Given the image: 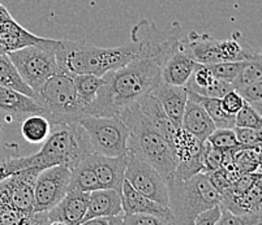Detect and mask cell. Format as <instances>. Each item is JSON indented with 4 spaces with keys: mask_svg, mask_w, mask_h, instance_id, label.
Returning a JSON list of instances; mask_svg holds the SVG:
<instances>
[{
    "mask_svg": "<svg viewBox=\"0 0 262 225\" xmlns=\"http://www.w3.org/2000/svg\"><path fill=\"white\" fill-rule=\"evenodd\" d=\"M124 225H170L171 222L164 217L154 214H129L123 215Z\"/></svg>",
    "mask_w": 262,
    "mask_h": 225,
    "instance_id": "obj_36",
    "label": "cell"
},
{
    "mask_svg": "<svg viewBox=\"0 0 262 225\" xmlns=\"http://www.w3.org/2000/svg\"><path fill=\"white\" fill-rule=\"evenodd\" d=\"M51 132V122L40 113L26 116L21 124V136L26 142L37 144L43 143Z\"/></svg>",
    "mask_w": 262,
    "mask_h": 225,
    "instance_id": "obj_26",
    "label": "cell"
},
{
    "mask_svg": "<svg viewBox=\"0 0 262 225\" xmlns=\"http://www.w3.org/2000/svg\"><path fill=\"white\" fill-rule=\"evenodd\" d=\"M97 189H101V186H99V182L89 162V156H88L86 159H84L82 162H80L71 169L68 190L90 193V191L97 190Z\"/></svg>",
    "mask_w": 262,
    "mask_h": 225,
    "instance_id": "obj_25",
    "label": "cell"
},
{
    "mask_svg": "<svg viewBox=\"0 0 262 225\" xmlns=\"http://www.w3.org/2000/svg\"><path fill=\"white\" fill-rule=\"evenodd\" d=\"M89 193L68 190L60 202L47 211L49 224L80 225L86 215Z\"/></svg>",
    "mask_w": 262,
    "mask_h": 225,
    "instance_id": "obj_15",
    "label": "cell"
},
{
    "mask_svg": "<svg viewBox=\"0 0 262 225\" xmlns=\"http://www.w3.org/2000/svg\"><path fill=\"white\" fill-rule=\"evenodd\" d=\"M243 61H221V63L210 64L208 67L219 80L232 84L240 73Z\"/></svg>",
    "mask_w": 262,
    "mask_h": 225,
    "instance_id": "obj_33",
    "label": "cell"
},
{
    "mask_svg": "<svg viewBox=\"0 0 262 225\" xmlns=\"http://www.w3.org/2000/svg\"><path fill=\"white\" fill-rule=\"evenodd\" d=\"M71 169L54 165L39 172L34 182V211H49L58 205L68 191Z\"/></svg>",
    "mask_w": 262,
    "mask_h": 225,
    "instance_id": "obj_11",
    "label": "cell"
},
{
    "mask_svg": "<svg viewBox=\"0 0 262 225\" xmlns=\"http://www.w3.org/2000/svg\"><path fill=\"white\" fill-rule=\"evenodd\" d=\"M137 51L139 44L132 39L119 47H98L85 41H58L55 54L60 70L68 76H103L129 63Z\"/></svg>",
    "mask_w": 262,
    "mask_h": 225,
    "instance_id": "obj_2",
    "label": "cell"
},
{
    "mask_svg": "<svg viewBox=\"0 0 262 225\" xmlns=\"http://www.w3.org/2000/svg\"><path fill=\"white\" fill-rule=\"evenodd\" d=\"M188 91L197 92L200 95L213 96V98H222L226 92L233 89L232 84L219 80L215 77L210 68L205 64H196L189 80L185 84Z\"/></svg>",
    "mask_w": 262,
    "mask_h": 225,
    "instance_id": "obj_19",
    "label": "cell"
},
{
    "mask_svg": "<svg viewBox=\"0 0 262 225\" xmlns=\"http://www.w3.org/2000/svg\"><path fill=\"white\" fill-rule=\"evenodd\" d=\"M233 130L242 146H245V147H261L262 146V129L235 127Z\"/></svg>",
    "mask_w": 262,
    "mask_h": 225,
    "instance_id": "obj_35",
    "label": "cell"
},
{
    "mask_svg": "<svg viewBox=\"0 0 262 225\" xmlns=\"http://www.w3.org/2000/svg\"><path fill=\"white\" fill-rule=\"evenodd\" d=\"M73 84H75L77 94L80 99L82 101L85 106V113L88 115V108L90 104L95 101L98 91L104 84L103 76H95L90 74V73H85V74H76L72 76Z\"/></svg>",
    "mask_w": 262,
    "mask_h": 225,
    "instance_id": "obj_28",
    "label": "cell"
},
{
    "mask_svg": "<svg viewBox=\"0 0 262 225\" xmlns=\"http://www.w3.org/2000/svg\"><path fill=\"white\" fill-rule=\"evenodd\" d=\"M121 206H123V215L140 214V212L154 214L167 219L172 224V211L168 206H163L142 195L125 179L121 188Z\"/></svg>",
    "mask_w": 262,
    "mask_h": 225,
    "instance_id": "obj_17",
    "label": "cell"
},
{
    "mask_svg": "<svg viewBox=\"0 0 262 225\" xmlns=\"http://www.w3.org/2000/svg\"><path fill=\"white\" fill-rule=\"evenodd\" d=\"M188 98L201 104L205 111L209 113L216 128H235V115H230L223 110L221 98L200 95L193 91H188Z\"/></svg>",
    "mask_w": 262,
    "mask_h": 225,
    "instance_id": "obj_24",
    "label": "cell"
},
{
    "mask_svg": "<svg viewBox=\"0 0 262 225\" xmlns=\"http://www.w3.org/2000/svg\"><path fill=\"white\" fill-rule=\"evenodd\" d=\"M168 189V207L172 211V224L192 225L197 215L221 203L222 194L211 184L205 172L187 180L170 179L166 181Z\"/></svg>",
    "mask_w": 262,
    "mask_h": 225,
    "instance_id": "obj_5",
    "label": "cell"
},
{
    "mask_svg": "<svg viewBox=\"0 0 262 225\" xmlns=\"http://www.w3.org/2000/svg\"><path fill=\"white\" fill-rule=\"evenodd\" d=\"M2 129H3V121H2V118H0V134H2Z\"/></svg>",
    "mask_w": 262,
    "mask_h": 225,
    "instance_id": "obj_46",
    "label": "cell"
},
{
    "mask_svg": "<svg viewBox=\"0 0 262 225\" xmlns=\"http://www.w3.org/2000/svg\"><path fill=\"white\" fill-rule=\"evenodd\" d=\"M136 103L139 104L140 110L149 118L150 122L163 134L164 138L168 141V143H172V138L176 133V128L171 122L168 116L166 115L158 99L153 94H147V95H145L144 98H141Z\"/></svg>",
    "mask_w": 262,
    "mask_h": 225,
    "instance_id": "obj_23",
    "label": "cell"
},
{
    "mask_svg": "<svg viewBox=\"0 0 262 225\" xmlns=\"http://www.w3.org/2000/svg\"><path fill=\"white\" fill-rule=\"evenodd\" d=\"M182 128L188 130L193 136H196L200 141L205 142L208 137L216 129L215 124L205 111L201 104L188 98L185 104L184 115L182 118Z\"/></svg>",
    "mask_w": 262,
    "mask_h": 225,
    "instance_id": "obj_21",
    "label": "cell"
},
{
    "mask_svg": "<svg viewBox=\"0 0 262 225\" xmlns=\"http://www.w3.org/2000/svg\"><path fill=\"white\" fill-rule=\"evenodd\" d=\"M206 141L221 150H232L242 146L237 141L233 128H216Z\"/></svg>",
    "mask_w": 262,
    "mask_h": 225,
    "instance_id": "obj_31",
    "label": "cell"
},
{
    "mask_svg": "<svg viewBox=\"0 0 262 225\" xmlns=\"http://www.w3.org/2000/svg\"><path fill=\"white\" fill-rule=\"evenodd\" d=\"M56 39L39 38V41L8 52L26 85L33 91L39 89L55 73L61 72L56 60Z\"/></svg>",
    "mask_w": 262,
    "mask_h": 225,
    "instance_id": "obj_7",
    "label": "cell"
},
{
    "mask_svg": "<svg viewBox=\"0 0 262 225\" xmlns=\"http://www.w3.org/2000/svg\"><path fill=\"white\" fill-rule=\"evenodd\" d=\"M237 91L242 94L243 98L247 102L252 103V102L262 101V80L259 81L249 84L247 86H243L237 89Z\"/></svg>",
    "mask_w": 262,
    "mask_h": 225,
    "instance_id": "obj_40",
    "label": "cell"
},
{
    "mask_svg": "<svg viewBox=\"0 0 262 225\" xmlns=\"http://www.w3.org/2000/svg\"><path fill=\"white\" fill-rule=\"evenodd\" d=\"M40 113L37 102L29 95L9 87L0 86V118L3 122H12L20 117Z\"/></svg>",
    "mask_w": 262,
    "mask_h": 225,
    "instance_id": "obj_16",
    "label": "cell"
},
{
    "mask_svg": "<svg viewBox=\"0 0 262 225\" xmlns=\"http://www.w3.org/2000/svg\"><path fill=\"white\" fill-rule=\"evenodd\" d=\"M151 94L158 99L162 108L176 129L182 128V118L188 101V91L185 86H175L161 81Z\"/></svg>",
    "mask_w": 262,
    "mask_h": 225,
    "instance_id": "obj_18",
    "label": "cell"
},
{
    "mask_svg": "<svg viewBox=\"0 0 262 225\" xmlns=\"http://www.w3.org/2000/svg\"><path fill=\"white\" fill-rule=\"evenodd\" d=\"M262 80V54L256 51L253 56L243 60L242 69L235 81L232 82L233 89H240L249 84Z\"/></svg>",
    "mask_w": 262,
    "mask_h": 225,
    "instance_id": "obj_29",
    "label": "cell"
},
{
    "mask_svg": "<svg viewBox=\"0 0 262 225\" xmlns=\"http://www.w3.org/2000/svg\"><path fill=\"white\" fill-rule=\"evenodd\" d=\"M252 107L262 116V101H257V102H252Z\"/></svg>",
    "mask_w": 262,
    "mask_h": 225,
    "instance_id": "obj_44",
    "label": "cell"
},
{
    "mask_svg": "<svg viewBox=\"0 0 262 225\" xmlns=\"http://www.w3.org/2000/svg\"><path fill=\"white\" fill-rule=\"evenodd\" d=\"M221 206L216 205L213 207L208 208V210L202 211L196 216L193 224L196 225H216L218 224V220L221 219Z\"/></svg>",
    "mask_w": 262,
    "mask_h": 225,
    "instance_id": "obj_39",
    "label": "cell"
},
{
    "mask_svg": "<svg viewBox=\"0 0 262 225\" xmlns=\"http://www.w3.org/2000/svg\"><path fill=\"white\" fill-rule=\"evenodd\" d=\"M0 86L9 87L32 98L34 95V91L24 81L18 70L16 69L15 64L9 59L8 54H0Z\"/></svg>",
    "mask_w": 262,
    "mask_h": 225,
    "instance_id": "obj_27",
    "label": "cell"
},
{
    "mask_svg": "<svg viewBox=\"0 0 262 225\" xmlns=\"http://www.w3.org/2000/svg\"><path fill=\"white\" fill-rule=\"evenodd\" d=\"M33 99L42 110V115L51 125L76 122L86 116L85 106L73 84L72 76L55 73L34 91Z\"/></svg>",
    "mask_w": 262,
    "mask_h": 225,
    "instance_id": "obj_6",
    "label": "cell"
},
{
    "mask_svg": "<svg viewBox=\"0 0 262 225\" xmlns=\"http://www.w3.org/2000/svg\"><path fill=\"white\" fill-rule=\"evenodd\" d=\"M176 158L173 179L187 180L194 174L204 172L202 164V147L204 142L200 141L188 130L179 128L171 143Z\"/></svg>",
    "mask_w": 262,
    "mask_h": 225,
    "instance_id": "obj_12",
    "label": "cell"
},
{
    "mask_svg": "<svg viewBox=\"0 0 262 225\" xmlns=\"http://www.w3.org/2000/svg\"><path fill=\"white\" fill-rule=\"evenodd\" d=\"M94 154L86 130L78 121L51 125V132L43 146L30 156L32 167L40 169L66 165L72 169L84 159Z\"/></svg>",
    "mask_w": 262,
    "mask_h": 225,
    "instance_id": "obj_4",
    "label": "cell"
},
{
    "mask_svg": "<svg viewBox=\"0 0 262 225\" xmlns=\"http://www.w3.org/2000/svg\"><path fill=\"white\" fill-rule=\"evenodd\" d=\"M85 224H101V225H124L123 215H116V216H99L94 219L88 220Z\"/></svg>",
    "mask_w": 262,
    "mask_h": 225,
    "instance_id": "obj_42",
    "label": "cell"
},
{
    "mask_svg": "<svg viewBox=\"0 0 262 225\" xmlns=\"http://www.w3.org/2000/svg\"><path fill=\"white\" fill-rule=\"evenodd\" d=\"M235 127L262 129V116L252 107L249 102L245 101L242 110L235 115Z\"/></svg>",
    "mask_w": 262,
    "mask_h": 225,
    "instance_id": "obj_32",
    "label": "cell"
},
{
    "mask_svg": "<svg viewBox=\"0 0 262 225\" xmlns=\"http://www.w3.org/2000/svg\"><path fill=\"white\" fill-rule=\"evenodd\" d=\"M78 122L86 130L94 154L119 156L129 151V130L118 116L86 115Z\"/></svg>",
    "mask_w": 262,
    "mask_h": 225,
    "instance_id": "obj_8",
    "label": "cell"
},
{
    "mask_svg": "<svg viewBox=\"0 0 262 225\" xmlns=\"http://www.w3.org/2000/svg\"><path fill=\"white\" fill-rule=\"evenodd\" d=\"M20 146L15 142H2L0 141V163L9 160L12 158L20 156Z\"/></svg>",
    "mask_w": 262,
    "mask_h": 225,
    "instance_id": "obj_41",
    "label": "cell"
},
{
    "mask_svg": "<svg viewBox=\"0 0 262 225\" xmlns=\"http://www.w3.org/2000/svg\"><path fill=\"white\" fill-rule=\"evenodd\" d=\"M233 164L236 165L240 173L257 172L259 164L258 147H245V146L237 147L233 153Z\"/></svg>",
    "mask_w": 262,
    "mask_h": 225,
    "instance_id": "obj_30",
    "label": "cell"
},
{
    "mask_svg": "<svg viewBox=\"0 0 262 225\" xmlns=\"http://www.w3.org/2000/svg\"><path fill=\"white\" fill-rule=\"evenodd\" d=\"M130 39L137 42L139 51L129 63L103 74L104 84L88 108V115L118 116L124 107L151 94L162 81L164 60L182 39V30L179 22L161 30L144 18L132 28Z\"/></svg>",
    "mask_w": 262,
    "mask_h": 225,
    "instance_id": "obj_1",
    "label": "cell"
},
{
    "mask_svg": "<svg viewBox=\"0 0 262 225\" xmlns=\"http://www.w3.org/2000/svg\"><path fill=\"white\" fill-rule=\"evenodd\" d=\"M32 167L30 164V156H16L9 160L0 163V182L9 177L11 174L16 173L17 170L25 169Z\"/></svg>",
    "mask_w": 262,
    "mask_h": 225,
    "instance_id": "obj_37",
    "label": "cell"
},
{
    "mask_svg": "<svg viewBox=\"0 0 262 225\" xmlns=\"http://www.w3.org/2000/svg\"><path fill=\"white\" fill-rule=\"evenodd\" d=\"M89 162L95 172L101 189H114L121 193L128 164V153L119 156H104L92 154Z\"/></svg>",
    "mask_w": 262,
    "mask_h": 225,
    "instance_id": "obj_14",
    "label": "cell"
},
{
    "mask_svg": "<svg viewBox=\"0 0 262 225\" xmlns=\"http://www.w3.org/2000/svg\"><path fill=\"white\" fill-rule=\"evenodd\" d=\"M118 117L123 120L129 130V151L156 168L166 181L172 179L176 167L172 147L163 134L142 113L139 104L135 102L124 107Z\"/></svg>",
    "mask_w": 262,
    "mask_h": 225,
    "instance_id": "obj_3",
    "label": "cell"
},
{
    "mask_svg": "<svg viewBox=\"0 0 262 225\" xmlns=\"http://www.w3.org/2000/svg\"><path fill=\"white\" fill-rule=\"evenodd\" d=\"M125 180L142 195L163 206H168V189L166 180L156 168L132 151H128Z\"/></svg>",
    "mask_w": 262,
    "mask_h": 225,
    "instance_id": "obj_9",
    "label": "cell"
},
{
    "mask_svg": "<svg viewBox=\"0 0 262 225\" xmlns=\"http://www.w3.org/2000/svg\"><path fill=\"white\" fill-rule=\"evenodd\" d=\"M254 185L258 186L262 190V170L259 172H254Z\"/></svg>",
    "mask_w": 262,
    "mask_h": 225,
    "instance_id": "obj_43",
    "label": "cell"
},
{
    "mask_svg": "<svg viewBox=\"0 0 262 225\" xmlns=\"http://www.w3.org/2000/svg\"><path fill=\"white\" fill-rule=\"evenodd\" d=\"M221 219L216 225H256L261 224L258 214H233L227 208L221 207Z\"/></svg>",
    "mask_w": 262,
    "mask_h": 225,
    "instance_id": "obj_34",
    "label": "cell"
},
{
    "mask_svg": "<svg viewBox=\"0 0 262 225\" xmlns=\"http://www.w3.org/2000/svg\"><path fill=\"white\" fill-rule=\"evenodd\" d=\"M40 170L39 167H29L3 180L0 182V201L30 216L34 212V182Z\"/></svg>",
    "mask_w": 262,
    "mask_h": 225,
    "instance_id": "obj_10",
    "label": "cell"
},
{
    "mask_svg": "<svg viewBox=\"0 0 262 225\" xmlns=\"http://www.w3.org/2000/svg\"><path fill=\"white\" fill-rule=\"evenodd\" d=\"M257 214H258V217H259V220H261V224H262V203H261V206H259L258 212H257Z\"/></svg>",
    "mask_w": 262,
    "mask_h": 225,
    "instance_id": "obj_45",
    "label": "cell"
},
{
    "mask_svg": "<svg viewBox=\"0 0 262 225\" xmlns=\"http://www.w3.org/2000/svg\"><path fill=\"white\" fill-rule=\"evenodd\" d=\"M185 42L194 60L199 64L210 65V64L221 63L218 39L215 38L210 37L206 33L201 34L197 32H190L185 38Z\"/></svg>",
    "mask_w": 262,
    "mask_h": 225,
    "instance_id": "obj_22",
    "label": "cell"
},
{
    "mask_svg": "<svg viewBox=\"0 0 262 225\" xmlns=\"http://www.w3.org/2000/svg\"><path fill=\"white\" fill-rule=\"evenodd\" d=\"M259 52H261V54H262V47H261V49H259Z\"/></svg>",
    "mask_w": 262,
    "mask_h": 225,
    "instance_id": "obj_47",
    "label": "cell"
},
{
    "mask_svg": "<svg viewBox=\"0 0 262 225\" xmlns=\"http://www.w3.org/2000/svg\"><path fill=\"white\" fill-rule=\"evenodd\" d=\"M196 64L185 38H182L162 65V81L175 86H185Z\"/></svg>",
    "mask_w": 262,
    "mask_h": 225,
    "instance_id": "obj_13",
    "label": "cell"
},
{
    "mask_svg": "<svg viewBox=\"0 0 262 225\" xmlns=\"http://www.w3.org/2000/svg\"><path fill=\"white\" fill-rule=\"evenodd\" d=\"M245 99L243 98L242 94L237 91L236 89L230 90L228 92H226L225 95L221 98V104H222V108L230 115H236L242 107L244 106Z\"/></svg>",
    "mask_w": 262,
    "mask_h": 225,
    "instance_id": "obj_38",
    "label": "cell"
},
{
    "mask_svg": "<svg viewBox=\"0 0 262 225\" xmlns=\"http://www.w3.org/2000/svg\"><path fill=\"white\" fill-rule=\"evenodd\" d=\"M123 215L121 206V193L114 189H97L89 193L86 215L81 224L88 220L99 216H116Z\"/></svg>",
    "mask_w": 262,
    "mask_h": 225,
    "instance_id": "obj_20",
    "label": "cell"
}]
</instances>
